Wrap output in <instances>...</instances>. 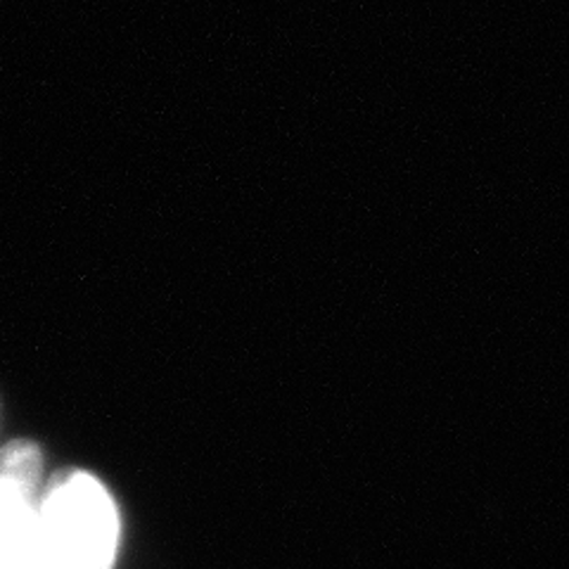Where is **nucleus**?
Segmentation results:
<instances>
[{"label":"nucleus","instance_id":"f257e3e1","mask_svg":"<svg viewBox=\"0 0 569 569\" xmlns=\"http://www.w3.org/2000/svg\"><path fill=\"white\" fill-rule=\"evenodd\" d=\"M41 529L48 569H112L119 512L98 477L67 470L43 489Z\"/></svg>","mask_w":569,"mask_h":569},{"label":"nucleus","instance_id":"f03ea898","mask_svg":"<svg viewBox=\"0 0 569 569\" xmlns=\"http://www.w3.org/2000/svg\"><path fill=\"white\" fill-rule=\"evenodd\" d=\"M43 453L17 439L0 449V569H48L43 529Z\"/></svg>","mask_w":569,"mask_h":569}]
</instances>
